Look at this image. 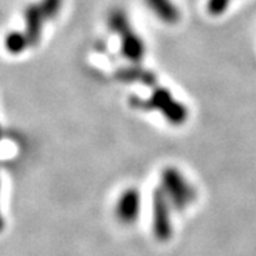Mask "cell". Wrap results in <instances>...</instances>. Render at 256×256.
<instances>
[{"mask_svg": "<svg viewBox=\"0 0 256 256\" xmlns=\"http://www.w3.org/2000/svg\"><path fill=\"white\" fill-rule=\"evenodd\" d=\"M160 187L176 210H184L196 200L195 187L174 166H168L162 170Z\"/></svg>", "mask_w": 256, "mask_h": 256, "instance_id": "cell-3", "label": "cell"}, {"mask_svg": "<svg viewBox=\"0 0 256 256\" xmlns=\"http://www.w3.org/2000/svg\"><path fill=\"white\" fill-rule=\"evenodd\" d=\"M232 0H208L206 10L210 16H221L229 8Z\"/></svg>", "mask_w": 256, "mask_h": 256, "instance_id": "cell-11", "label": "cell"}, {"mask_svg": "<svg viewBox=\"0 0 256 256\" xmlns=\"http://www.w3.org/2000/svg\"><path fill=\"white\" fill-rule=\"evenodd\" d=\"M115 78L122 82H138L152 89L160 85L156 74L142 68L140 64H131L128 67L120 68L115 72Z\"/></svg>", "mask_w": 256, "mask_h": 256, "instance_id": "cell-7", "label": "cell"}, {"mask_svg": "<svg viewBox=\"0 0 256 256\" xmlns=\"http://www.w3.org/2000/svg\"><path fill=\"white\" fill-rule=\"evenodd\" d=\"M48 18L40 10L38 3H30L24 10V33L29 40L30 48H34L40 44L42 38L44 24L48 22Z\"/></svg>", "mask_w": 256, "mask_h": 256, "instance_id": "cell-6", "label": "cell"}, {"mask_svg": "<svg viewBox=\"0 0 256 256\" xmlns=\"http://www.w3.org/2000/svg\"><path fill=\"white\" fill-rule=\"evenodd\" d=\"M142 212V194L135 187L124 190L115 204V217L123 225H132Z\"/></svg>", "mask_w": 256, "mask_h": 256, "instance_id": "cell-5", "label": "cell"}, {"mask_svg": "<svg viewBox=\"0 0 256 256\" xmlns=\"http://www.w3.org/2000/svg\"><path fill=\"white\" fill-rule=\"evenodd\" d=\"M172 206L161 187L152 194V230L156 240L166 242L172 236Z\"/></svg>", "mask_w": 256, "mask_h": 256, "instance_id": "cell-4", "label": "cell"}, {"mask_svg": "<svg viewBox=\"0 0 256 256\" xmlns=\"http://www.w3.org/2000/svg\"><path fill=\"white\" fill-rule=\"evenodd\" d=\"M38 4H40V10L44 14L46 18L50 21L54 20L55 17L60 14L63 0H40Z\"/></svg>", "mask_w": 256, "mask_h": 256, "instance_id": "cell-10", "label": "cell"}, {"mask_svg": "<svg viewBox=\"0 0 256 256\" xmlns=\"http://www.w3.org/2000/svg\"><path fill=\"white\" fill-rule=\"evenodd\" d=\"M4 48L10 55H20L28 48H30L29 40L22 30L21 32H10L4 40Z\"/></svg>", "mask_w": 256, "mask_h": 256, "instance_id": "cell-9", "label": "cell"}, {"mask_svg": "<svg viewBox=\"0 0 256 256\" xmlns=\"http://www.w3.org/2000/svg\"><path fill=\"white\" fill-rule=\"evenodd\" d=\"M132 108L142 112H158L172 126L184 124L188 119V110L180 101H178L168 89L157 85L152 89L148 98L132 96L128 98Z\"/></svg>", "mask_w": 256, "mask_h": 256, "instance_id": "cell-1", "label": "cell"}, {"mask_svg": "<svg viewBox=\"0 0 256 256\" xmlns=\"http://www.w3.org/2000/svg\"><path fill=\"white\" fill-rule=\"evenodd\" d=\"M145 4L164 24L176 25L180 20V12L172 0H145Z\"/></svg>", "mask_w": 256, "mask_h": 256, "instance_id": "cell-8", "label": "cell"}, {"mask_svg": "<svg viewBox=\"0 0 256 256\" xmlns=\"http://www.w3.org/2000/svg\"><path fill=\"white\" fill-rule=\"evenodd\" d=\"M108 26L120 40V52L131 64L142 63L146 48L142 38L132 28L127 14L122 8H114L108 14Z\"/></svg>", "mask_w": 256, "mask_h": 256, "instance_id": "cell-2", "label": "cell"}]
</instances>
